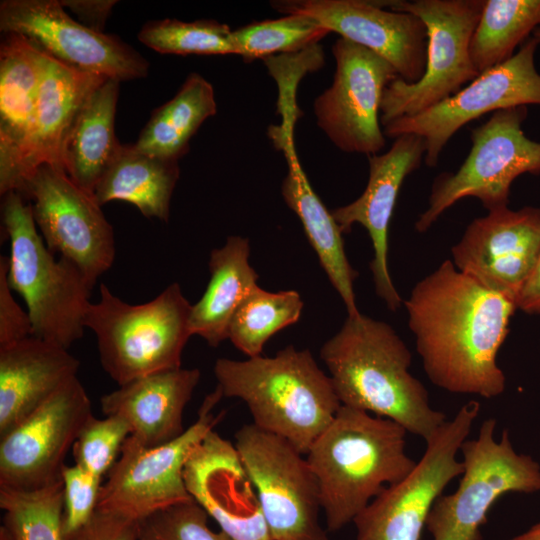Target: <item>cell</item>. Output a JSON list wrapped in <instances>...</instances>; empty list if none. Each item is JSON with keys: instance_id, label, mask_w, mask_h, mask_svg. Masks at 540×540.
<instances>
[{"instance_id": "cell-26", "label": "cell", "mask_w": 540, "mask_h": 540, "mask_svg": "<svg viewBox=\"0 0 540 540\" xmlns=\"http://www.w3.org/2000/svg\"><path fill=\"white\" fill-rule=\"evenodd\" d=\"M106 79L78 70L44 52L33 131L20 167V194L42 164L62 168L60 155L64 139L89 95Z\"/></svg>"}, {"instance_id": "cell-5", "label": "cell", "mask_w": 540, "mask_h": 540, "mask_svg": "<svg viewBox=\"0 0 540 540\" xmlns=\"http://www.w3.org/2000/svg\"><path fill=\"white\" fill-rule=\"evenodd\" d=\"M2 223L10 239L8 282L25 301L33 336L68 349L84 334L93 286L75 264L54 257L20 193L3 195Z\"/></svg>"}, {"instance_id": "cell-31", "label": "cell", "mask_w": 540, "mask_h": 540, "mask_svg": "<svg viewBox=\"0 0 540 540\" xmlns=\"http://www.w3.org/2000/svg\"><path fill=\"white\" fill-rule=\"evenodd\" d=\"M540 27V0H485L470 42V57L481 74L509 60Z\"/></svg>"}, {"instance_id": "cell-22", "label": "cell", "mask_w": 540, "mask_h": 540, "mask_svg": "<svg viewBox=\"0 0 540 540\" xmlns=\"http://www.w3.org/2000/svg\"><path fill=\"white\" fill-rule=\"evenodd\" d=\"M44 52L17 33H3L0 45V193L19 189L22 159L31 137Z\"/></svg>"}, {"instance_id": "cell-18", "label": "cell", "mask_w": 540, "mask_h": 540, "mask_svg": "<svg viewBox=\"0 0 540 540\" xmlns=\"http://www.w3.org/2000/svg\"><path fill=\"white\" fill-rule=\"evenodd\" d=\"M280 13L313 18L329 32L361 45L387 60L399 78L418 81L426 64L427 30L417 16L395 11L383 1L275 0Z\"/></svg>"}, {"instance_id": "cell-25", "label": "cell", "mask_w": 540, "mask_h": 540, "mask_svg": "<svg viewBox=\"0 0 540 540\" xmlns=\"http://www.w3.org/2000/svg\"><path fill=\"white\" fill-rule=\"evenodd\" d=\"M79 366L68 349L35 336L0 347V437L76 377Z\"/></svg>"}, {"instance_id": "cell-43", "label": "cell", "mask_w": 540, "mask_h": 540, "mask_svg": "<svg viewBox=\"0 0 540 540\" xmlns=\"http://www.w3.org/2000/svg\"><path fill=\"white\" fill-rule=\"evenodd\" d=\"M510 540H540V521L524 533H521Z\"/></svg>"}, {"instance_id": "cell-45", "label": "cell", "mask_w": 540, "mask_h": 540, "mask_svg": "<svg viewBox=\"0 0 540 540\" xmlns=\"http://www.w3.org/2000/svg\"><path fill=\"white\" fill-rule=\"evenodd\" d=\"M532 36L540 42V27L536 28L532 33Z\"/></svg>"}, {"instance_id": "cell-44", "label": "cell", "mask_w": 540, "mask_h": 540, "mask_svg": "<svg viewBox=\"0 0 540 540\" xmlns=\"http://www.w3.org/2000/svg\"><path fill=\"white\" fill-rule=\"evenodd\" d=\"M0 540H13L3 525L0 527Z\"/></svg>"}, {"instance_id": "cell-17", "label": "cell", "mask_w": 540, "mask_h": 540, "mask_svg": "<svg viewBox=\"0 0 540 540\" xmlns=\"http://www.w3.org/2000/svg\"><path fill=\"white\" fill-rule=\"evenodd\" d=\"M92 415L89 396L73 377L0 437V487L35 490L61 479L65 458Z\"/></svg>"}, {"instance_id": "cell-30", "label": "cell", "mask_w": 540, "mask_h": 540, "mask_svg": "<svg viewBox=\"0 0 540 540\" xmlns=\"http://www.w3.org/2000/svg\"><path fill=\"white\" fill-rule=\"evenodd\" d=\"M216 111L213 86L200 74L191 73L176 95L152 112L134 146L179 161L188 152L192 136Z\"/></svg>"}, {"instance_id": "cell-41", "label": "cell", "mask_w": 540, "mask_h": 540, "mask_svg": "<svg viewBox=\"0 0 540 540\" xmlns=\"http://www.w3.org/2000/svg\"><path fill=\"white\" fill-rule=\"evenodd\" d=\"M65 9L73 12L84 26L103 32L105 23L116 5L115 0H60Z\"/></svg>"}, {"instance_id": "cell-11", "label": "cell", "mask_w": 540, "mask_h": 540, "mask_svg": "<svg viewBox=\"0 0 540 540\" xmlns=\"http://www.w3.org/2000/svg\"><path fill=\"white\" fill-rule=\"evenodd\" d=\"M479 412V402L468 401L440 427L414 469L385 487L356 516L355 540H421L435 501L463 473L457 454Z\"/></svg>"}, {"instance_id": "cell-38", "label": "cell", "mask_w": 540, "mask_h": 540, "mask_svg": "<svg viewBox=\"0 0 540 540\" xmlns=\"http://www.w3.org/2000/svg\"><path fill=\"white\" fill-rule=\"evenodd\" d=\"M63 538L80 529L95 514L102 479L74 464L62 469Z\"/></svg>"}, {"instance_id": "cell-27", "label": "cell", "mask_w": 540, "mask_h": 540, "mask_svg": "<svg viewBox=\"0 0 540 540\" xmlns=\"http://www.w3.org/2000/svg\"><path fill=\"white\" fill-rule=\"evenodd\" d=\"M119 83L107 78L89 95L61 148L63 170L91 194L122 146L114 127Z\"/></svg>"}, {"instance_id": "cell-24", "label": "cell", "mask_w": 540, "mask_h": 540, "mask_svg": "<svg viewBox=\"0 0 540 540\" xmlns=\"http://www.w3.org/2000/svg\"><path fill=\"white\" fill-rule=\"evenodd\" d=\"M200 380V371L170 369L136 378L103 395L105 416L124 419L130 435L146 447H157L184 431L183 413Z\"/></svg>"}, {"instance_id": "cell-40", "label": "cell", "mask_w": 540, "mask_h": 540, "mask_svg": "<svg viewBox=\"0 0 540 540\" xmlns=\"http://www.w3.org/2000/svg\"><path fill=\"white\" fill-rule=\"evenodd\" d=\"M64 540H138V522L96 510L88 523Z\"/></svg>"}, {"instance_id": "cell-2", "label": "cell", "mask_w": 540, "mask_h": 540, "mask_svg": "<svg viewBox=\"0 0 540 540\" xmlns=\"http://www.w3.org/2000/svg\"><path fill=\"white\" fill-rule=\"evenodd\" d=\"M320 357L341 405L390 419L425 442L448 420L410 372L412 355L391 325L362 315L345 320Z\"/></svg>"}, {"instance_id": "cell-33", "label": "cell", "mask_w": 540, "mask_h": 540, "mask_svg": "<svg viewBox=\"0 0 540 540\" xmlns=\"http://www.w3.org/2000/svg\"><path fill=\"white\" fill-rule=\"evenodd\" d=\"M0 507L13 540H64L62 478L35 490L0 487Z\"/></svg>"}, {"instance_id": "cell-7", "label": "cell", "mask_w": 540, "mask_h": 540, "mask_svg": "<svg viewBox=\"0 0 540 540\" xmlns=\"http://www.w3.org/2000/svg\"><path fill=\"white\" fill-rule=\"evenodd\" d=\"M527 115V106L498 110L471 131L470 151L461 166L434 179L416 231L426 232L467 197L478 199L488 211L507 207L514 180L526 173L540 174V141L528 138L522 128Z\"/></svg>"}, {"instance_id": "cell-10", "label": "cell", "mask_w": 540, "mask_h": 540, "mask_svg": "<svg viewBox=\"0 0 540 540\" xmlns=\"http://www.w3.org/2000/svg\"><path fill=\"white\" fill-rule=\"evenodd\" d=\"M222 397L216 387L204 398L196 421L168 443L146 447L130 435L102 484L97 510L138 522L192 499L185 484V465L221 419L222 414L213 409Z\"/></svg>"}, {"instance_id": "cell-8", "label": "cell", "mask_w": 540, "mask_h": 540, "mask_svg": "<svg viewBox=\"0 0 540 540\" xmlns=\"http://www.w3.org/2000/svg\"><path fill=\"white\" fill-rule=\"evenodd\" d=\"M485 0H391L384 6L420 18L427 30L426 64L414 83L397 77L385 88L380 123L417 115L456 94L479 73L470 42Z\"/></svg>"}, {"instance_id": "cell-15", "label": "cell", "mask_w": 540, "mask_h": 540, "mask_svg": "<svg viewBox=\"0 0 540 540\" xmlns=\"http://www.w3.org/2000/svg\"><path fill=\"white\" fill-rule=\"evenodd\" d=\"M333 82L314 101L317 126L341 151L367 156L386 144L380 106L395 68L373 51L344 38L332 46Z\"/></svg>"}, {"instance_id": "cell-39", "label": "cell", "mask_w": 540, "mask_h": 540, "mask_svg": "<svg viewBox=\"0 0 540 540\" xmlns=\"http://www.w3.org/2000/svg\"><path fill=\"white\" fill-rule=\"evenodd\" d=\"M9 258L0 257V347L33 336L27 311L15 301L8 282Z\"/></svg>"}, {"instance_id": "cell-21", "label": "cell", "mask_w": 540, "mask_h": 540, "mask_svg": "<svg viewBox=\"0 0 540 540\" xmlns=\"http://www.w3.org/2000/svg\"><path fill=\"white\" fill-rule=\"evenodd\" d=\"M184 479L191 497L231 540H272L257 492L231 441L210 431L187 460Z\"/></svg>"}, {"instance_id": "cell-6", "label": "cell", "mask_w": 540, "mask_h": 540, "mask_svg": "<svg viewBox=\"0 0 540 540\" xmlns=\"http://www.w3.org/2000/svg\"><path fill=\"white\" fill-rule=\"evenodd\" d=\"M191 307L178 283L137 305L124 302L101 283L99 300L90 303L84 324L96 335L103 369L121 386L181 368L183 349L192 336Z\"/></svg>"}, {"instance_id": "cell-1", "label": "cell", "mask_w": 540, "mask_h": 540, "mask_svg": "<svg viewBox=\"0 0 540 540\" xmlns=\"http://www.w3.org/2000/svg\"><path fill=\"white\" fill-rule=\"evenodd\" d=\"M403 304L423 369L435 386L485 399L505 391L497 355L517 309L513 299L445 260L414 285Z\"/></svg>"}, {"instance_id": "cell-20", "label": "cell", "mask_w": 540, "mask_h": 540, "mask_svg": "<svg viewBox=\"0 0 540 540\" xmlns=\"http://www.w3.org/2000/svg\"><path fill=\"white\" fill-rule=\"evenodd\" d=\"M425 153L422 137L398 136L388 151L368 156L369 178L363 193L331 212L342 233H349L354 224L367 230L374 253L370 269L375 291L391 311L398 310L403 300L389 273L388 229L400 188L405 178L421 166Z\"/></svg>"}, {"instance_id": "cell-34", "label": "cell", "mask_w": 540, "mask_h": 540, "mask_svg": "<svg viewBox=\"0 0 540 540\" xmlns=\"http://www.w3.org/2000/svg\"><path fill=\"white\" fill-rule=\"evenodd\" d=\"M330 32L305 15L252 22L232 31L237 55L244 61L267 59L277 53L298 54L314 46Z\"/></svg>"}, {"instance_id": "cell-19", "label": "cell", "mask_w": 540, "mask_h": 540, "mask_svg": "<svg viewBox=\"0 0 540 540\" xmlns=\"http://www.w3.org/2000/svg\"><path fill=\"white\" fill-rule=\"evenodd\" d=\"M539 252L540 209L507 206L471 221L452 247L451 261L487 289L516 302Z\"/></svg>"}, {"instance_id": "cell-9", "label": "cell", "mask_w": 540, "mask_h": 540, "mask_svg": "<svg viewBox=\"0 0 540 540\" xmlns=\"http://www.w3.org/2000/svg\"><path fill=\"white\" fill-rule=\"evenodd\" d=\"M496 420L488 418L478 435L460 448L463 473L457 489L435 501L426 522L433 540H482L491 507L510 492H540V465L514 449L507 430L495 438Z\"/></svg>"}, {"instance_id": "cell-35", "label": "cell", "mask_w": 540, "mask_h": 540, "mask_svg": "<svg viewBox=\"0 0 540 540\" xmlns=\"http://www.w3.org/2000/svg\"><path fill=\"white\" fill-rule=\"evenodd\" d=\"M137 38L162 54L237 55L232 30L215 20H153L141 28Z\"/></svg>"}, {"instance_id": "cell-42", "label": "cell", "mask_w": 540, "mask_h": 540, "mask_svg": "<svg viewBox=\"0 0 540 540\" xmlns=\"http://www.w3.org/2000/svg\"><path fill=\"white\" fill-rule=\"evenodd\" d=\"M516 306L527 314L540 315V252L531 274L518 294Z\"/></svg>"}, {"instance_id": "cell-36", "label": "cell", "mask_w": 540, "mask_h": 540, "mask_svg": "<svg viewBox=\"0 0 540 540\" xmlns=\"http://www.w3.org/2000/svg\"><path fill=\"white\" fill-rule=\"evenodd\" d=\"M129 436L130 428L124 419L118 416L98 419L92 415L73 444L74 464L103 479L118 460Z\"/></svg>"}, {"instance_id": "cell-4", "label": "cell", "mask_w": 540, "mask_h": 540, "mask_svg": "<svg viewBox=\"0 0 540 540\" xmlns=\"http://www.w3.org/2000/svg\"><path fill=\"white\" fill-rule=\"evenodd\" d=\"M214 374L223 397L241 399L254 425L304 455L341 407L329 375L312 353L293 345L272 357L219 358Z\"/></svg>"}, {"instance_id": "cell-16", "label": "cell", "mask_w": 540, "mask_h": 540, "mask_svg": "<svg viewBox=\"0 0 540 540\" xmlns=\"http://www.w3.org/2000/svg\"><path fill=\"white\" fill-rule=\"evenodd\" d=\"M0 30L21 34L53 58L94 75L121 82L149 72V62L133 47L73 19L60 0H3Z\"/></svg>"}, {"instance_id": "cell-28", "label": "cell", "mask_w": 540, "mask_h": 540, "mask_svg": "<svg viewBox=\"0 0 540 540\" xmlns=\"http://www.w3.org/2000/svg\"><path fill=\"white\" fill-rule=\"evenodd\" d=\"M249 253L247 238L230 236L224 246L210 254V280L202 297L191 307L189 328L191 335L200 336L211 347L228 339L234 314L258 287Z\"/></svg>"}, {"instance_id": "cell-3", "label": "cell", "mask_w": 540, "mask_h": 540, "mask_svg": "<svg viewBox=\"0 0 540 540\" xmlns=\"http://www.w3.org/2000/svg\"><path fill=\"white\" fill-rule=\"evenodd\" d=\"M408 432L396 422L341 405L306 453L320 489L327 531L336 532L416 463L405 451Z\"/></svg>"}, {"instance_id": "cell-29", "label": "cell", "mask_w": 540, "mask_h": 540, "mask_svg": "<svg viewBox=\"0 0 540 540\" xmlns=\"http://www.w3.org/2000/svg\"><path fill=\"white\" fill-rule=\"evenodd\" d=\"M179 176L178 160L142 152L134 144H122L93 195L100 206L113 200L125 201L145 217L167 222Z\"/></svg>"}, {"instance_id": "cell-14", "label": "cell", "mask_w": 540, "mask_h": 540, "mask_svg": "<svg viewBox=\"0 0 540 540\" xmlns=\"http://www.w3.org/2000/svg\"><path fill=\"white\" fill-rule=\"evenodd\" d=\"M21 195L52 253L75 264L94 287L115 259L113 228L93 194L75 184L58 166L42 164Z\"/></svg>"}, {"instance_id": "cell-13", "label": "cell", "mask_w": 540, "mask_h": 540, "mask_svg": "<svg viewBox=\"0 0 540 540\" xmlns=\"http://www.w3.org/2000/svg\"><path fill=\"white\" fill-rule=\"evenodd\" d=\"M540 42L531 36L506 62L479 74L456 94L410 117L383 127L386 137L404 134L422 137L424 163L435 167L449 140L466 124L481 116L518 106L540 105V73L535 54Z\"/></svg>"}, {"instance_id": "cell-32", "label": "cell", "mask_w": 540, "mask_h": 540, "mask_svg": "<svg viewBox=\"0 0 540 540\" xmlns=\"http://www.w3.org/2000/svg\"><path fill=\"white\" fill-rule=\"evenodd\" d=\"M302 309L297 291L269 292L258 286L234 314L228 339L248 357L259 356L273 335L300 319Z\"/></svg>"}, {"instance_id": "cell-12", "label": "cell", "mask_w": 540, "mask_h": 540, "mask_svg": "<svg viewBox=\"0 0 540 540\" xmlns=\"http://www.w3.org/2000/svg\"><path fill=\"white\" fill-rule=\"evenodd\" d=\"M234 436L271 539L329 540L320 523L318 481L306 456L253 423L244 424Z\"/></svg>"}, {"instance_id": "cell-23", "label": "cell", "mask_w": 540, "mask_h": 540, "mask_svg": "<svg viewBox=\"0 0 540 540\" xmlns=\"http://www.w3.org/2000/svg\"><path fill=\"white\" fill-rule=\"evenodd\" d=\"M295 119V114L285 113L281 125L270 128V135L276 146L283 150L287 162L288 172L282 183V196L287 206L299 217L322 268L346 306L348 316L355 317L360 314L353 288L358 272L346 257L343 233L313 190L299 162L293 136Z\"/></svg>"}, {"instance_id": "cell-37", "label": "cell", "mask_w": 540, "mask_h": 540, "mask_svg": "<svg viewBox=\"0 0 540 540\" xmlns=\"http://www.w3.org/2000/svg\"><path fill=\"white\" fill-rule=\"evenodd\" d=\"M209 515L192 498L138 521V540H231L208 526Z\"/></svg>"}]
</instances>
